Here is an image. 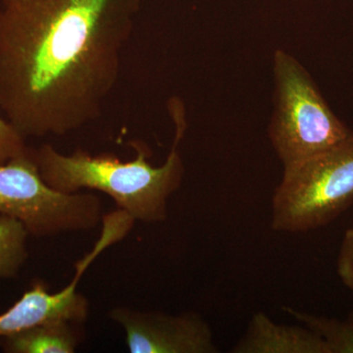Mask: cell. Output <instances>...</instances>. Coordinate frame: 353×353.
<instances>
[{
    "label": "cell",
    "instance_id": "5b68a950",
    "mask_svg": "<svg viewBox=\"0 0 353 353\" xmlns=\"http://www.w3.org/2000/svg\"><path fill=\"white\" fill-rule=\"evenodd\" d=\"M102 210L101 199L94 194H65L44 182L34 148L0 165V215L20 221L30 236L90 231L103 220Z\"/></svg>",
    "mask_w": 353,
    "mask_h": 353
},
{
    "label": "cell",
    "instance_id": "7c38bea8",
    "mask_svg": "<svg viewBox=\"0 0 353 353\" xmlns=\"http://www.w3.org/2000/svg\"><path fill=\"white\" fill-rule=\"evenodd\" d=\"M30 150L31 148L26 143V139L0 113V165L27 154Z\"/></svg>",
    "mask_w": 353,
    "mask_h": 353
},
{
    "label": "cell",
    "instance_id": "ba28073f",
    "mask_svg": "<svg viewBox=\"0 0 353 353\" xmlns=\"http://www.w3.org/2000/svg\"><path fill=\"white\" fill-rule=\"evenodd\" d=\"M233 353H330L321 336L305 326L274 322L264 312L253 314Z\"/></svg>",
    "mask_w": 353,
    "mask_h": 353
},
{
    "label": "cell",
    "instance_id": "8fae6325",
    "mask_svg": "<svg viewBox=\"0 0 353 353\" xmlns=\"http://www.w3.org/2000/svg\"><path fill=\"white\" fill-rule=\"evenodd\" d=\"M283 311L321 336L330 353H353V318L345 321L284 306Z\"/></svg>",
    "mask_w": 353,
    "mask_h": 353
},
{
    "label": "cell",
    "instance_id": "277c9868",
    "mask_svg": "<svg viewBox=\"0 0 353 353\" xmlns=\"http://www.w3.org/2000/svg\"><path fill=\"white\" fill-rule=\"evenodd\" d=\"M352 204L353 134L284 167L272 197L271 228L279 233H307L327 226Z\"/></svg>",
    "mask_w": 353,
    "mask_h": 353
},
{
    "label": "cell",
    "instance_id": "7a4b0ae2",
    "mask_svg": "<svg viewBox=\"0 0 353 353\" xmlns=\"http://www.w3.org/2000/svg\"><path fill=\"white\" fill-rule=\"evenodd\" d=\"M182 139L175 136L166 161L158 167L148 161L141 145L137 157L125 162L109 153L92 157L81 150L66 155L50 143L34 148V157L52 189L65 194L99 190L134 221L154 224L167 219L169 199L182 185L185 167L178 152Z\"/></svg>",
    "mask_w": 353,
    "mask_h": 353
},
{
    "label": "cell",
    "instance_id": "9c48e42d",
    "mask_svg": "<svg viewBox=\"0 0 353 353\" xmlns=\"http://www.w3.org/2000/svg\"><path fill=\"white\" fill-rule=\"evenodd\" d=\"M72 322L43 323L0 339L6 353H74L79 345Z\"/></svg>",
    "mask_w": 353,
    "mask_h": 353
},
{
    "label": "cell",
    "instance_id": "3957f363",
    "mask_svg": "<svg viewBox=\"0 0 353 353\" xmlns=\"http://www.w3.org/2000/svg\"><path fill=\"white\" fill-rule=\"evenodd\" d=\"M271 145L283 166L325 152L353 134L330 108L303 64L287 51L273 59Z\"/></svg>",
    "mask_w": 353,
    "mask_h": 353
},
{
    "label": "cell",
    "instance_id": "6da1fadb",
    "mask_svg": "<svg viewBox=\"0 0 353 353\" xmlns=\"http://www.w3.org/2000/svg\"><path fill=\"white\" fill-rule=\"evenodd\" d=\"M143 0H0V113L23 138L101 117Z\"/></svg>",
    "mask_w": 353,
    "mask_h": 353
},
{
    "label": "cell",
    "instance_id": "52a82bcc",
    "mask_svg": "<svg viewBox=\"0 0 353 353\" xmlns=\"http://www.w3.org/2000/svg\"><path fill=\"white\" fill-rule=\"evenodd\" d=\"M102 253L94 250L76 263V273L71 284L55 294L46 285L37 283L19 301L0 314V339L43 323L54 321L83 322L87 320L90 305L78 290L79 283L90 265Z\"/></svg>",
    "mask_w": 353,
    "mask_h": 353
},
{
    "label": "cell",
    "instance_id": "8992f818",
    "mask_svg": "<svg viewBox=\"0 0 353 353\" xmlns=\"http://www.w3.org/2000/svg\"><path fill=\"white\" fill-rule=\"evenodd\" d=\"M109 318L124 330L131 353L219 352L210 325L192 311L170 315L122 306Z\"/></svg>",
    "mask_w": 353,
    "mask_h": 353
},
{
    "label": "cell",
    "instance_id": "4fadbf2b",
    "mask_svg": "<svg viewBox=\"0 0 353 353\" xmlns=\"http://www.w3.org/2000/svg\"><path fill=\"white\" fill-rule=\"evenodd\" d=\"M336 273L341 283L353 294V228L345 231L341 241L336 259Z\"/></svg>",
    "mask_w": 353,
    "mask_h": 353
},
{
    "label": "cell",
    "instance_id": "30bf717a",
    "mask_svg": "<svg viewBox=\"0 0 353 353\" xmlns=\"http://www.w3.org/2000/svg\"><path fill=\"white\" fill-rule=\"evenodd\" d=\"M29 236L20 221L0 215V281L15 278L19 274L29 257Z\"/></svg>",
    "mask_w": 353,
    "mask_h": 353
}]
</instances>
